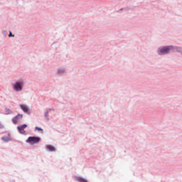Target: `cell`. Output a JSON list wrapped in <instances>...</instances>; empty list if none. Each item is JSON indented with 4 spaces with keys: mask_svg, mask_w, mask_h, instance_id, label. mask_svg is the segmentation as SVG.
<instances>
[{
    "mask_svg": "<svg viewBox=\"0 0 182 182\" xmlns=\"http://www.w3.org/2000/svg\"><path fill=\"white\" fill-rule=\"evenodd\" d=\"M171 52H178L182 55V48L173 46H167L159 47L157 49V53L161 56L169 54Z\"/></svg>",
    "mask_w": 182,
    "mask_h": 182,
    "instance_id": "6da1fadb",
    "label": "cell"
},
{
    "mask_svg": "<svg viewBox=\"0 0 182 182\" xmlns=\"http://www.w3.org/2000/svg\"><path fill=\"white\" fill-rule=\"evenodd\" d=\"M40 140V138L37 137H29L26 142L29 143L31 145H33L34 144L39 143Z\"/></svg>",
    "mask_w": 182,
    "mask_h": 182,
    "instance_id": "7a4b0ae2",
    "label": "cell"
},
{
    "mask_svg": "<svg viewBox=\"0 0 182 182\" xmlns=\"http://www.w3.org/2000/svg\"><path fill=\"white\" fill-rule=\"evenodd\" d=\"M23 86H24V82L21 80V81L16 82L14 86V88L15 90L19 91L22 90Z\"/></svg>",
    "mask_w": 182,
    "mask_h": 182,
    "instance_id": "3957f363",
    "label": "cell"
},
{
    "mask_svg": "<svg viewBox=\"0 0 182 182\" xmlns=\"http://www.w3.org/2000/svg\"><path fill=\"white\" fill-rule=\"evenodd\" d=\"M22 118V114H18L17 116L12 119V121L14 124H17L18 122Z\"/></svg>",
    "mask_w": 182,
    "mask_h": 182,
    "instance_id": "277c9868",
    "label": "cell"
},
{
    "mask_svg": "<svg viewBox=\"0 0 182 182\" xmlns=\"http://www.w3.org/2000/svg\"><path fill=\"white\" fill-rule=\"evenodd\" d=\"M27 127L26 125H23L19 126L18 127V130L19 132H20L22 134H25V132L24 131V129Z\"/></svg>",
    "mask_w": 182,
    "mask_h": 182,
    "instance_id": "5b68a950",
    "label": "cell"
},
{
    "mask_svg": "<svg viewBox=\"0 0 182 182\" xmlns=\"http://www.w3.org/2000/svg\"><path fill=\"white\" fill-rule=\"evenodd\" d=\"M20 107L22 108V111H24V112L27 113H28V114L29 113V107H28L27 105H24V104L20 105Z\"/></svg>",
    "mask_w": 182,
    "mask_h": 182,
    "instance_id": "8992f818",
    "label": "cell"
},
{
    "mask_svg": "<svg viewBox=\"0 0 182 182\" xmlns=\"http://www.w3.org/2000/svg\"><path fill=\"white\" fill-rule=\"evenodd\" d=\"M46 150H48L49 151L53 152V151H56V148L54 146L51 145H46Z\"/></svg>",
    "mask_w": 182,
    "mask_h": 182,
    "instance_id": "52a82bcc",
    "label": "cell"
},
{
    "mask_svg": "<svg viewBox=\"0 0 182 182\" xmlns=\"http://www.w3.org/2000/svg\"><path fill=\"white\" fill-rule=\"evenodd\" d=\"M2 139L3 141H4V142H7L11 140V137H10V135H8L7 136H4V137H3L2 138Z\"/></svg>",
    "mask_w": 182,
    "mask_h": 182,
    "instance_id": "ba28073f",
    "label": "cell"
},
{
    "mask_svg": "<svg viewBox=\"0 0 182 182\" xmlns=\"http://www.w3.org/2000/svg\"><path fill=\"white\" fill-rule=\"evenodd\" d=\"M65 72V70L64 68H59L58 70V71H57V74H64Z\"/></svg>",
    "mask_w": 182,
    "mask_h": 182,
    "instance_id": "9c48e42d",
    "label": "cell"
},
{
    "mask_svg": "<svg viewBox=\"0 0 182 182\" xmlns=\"http://www.w3.org/2000/svg\"><path fill=\"white\" fill-rule=\"evenodd\" d=\"M76 179L77 181L79 182H87V181L85 179H83L82 177H76Z\"/></svg>",
    "mask_w": 182,
    "mask_h": 182,
    "instance_id": "30bf717a",
    "label": "cell"
}]
</instances>
